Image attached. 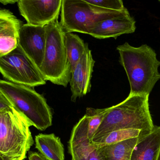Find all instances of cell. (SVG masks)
<instances>
[{"instance_id": "1", "label": "cell", "mask_w": 160, "mask_h": 160, "mask_svg": "<svg viewBox=\"0 0 160 160\" xmlns=\"http://www.w3.org/2000/svg\"><path fill=\"white\" fill-rule=\"evenodd\" d=\"M149 96L129 95L122 102L107 108L106 115L95 132L92 142L96 143L112 132L119 130L140 131L141 138L151 133L155 126L149 111Z\"/></svg>"}, {"instance_id": "2", "label": "cell", "mask_w": 160, "mask_h": 160, "mask_svg": "<svg viewBox=\"0 0 160 160\" xmlns=\"http://www.w3.org/2000/svg\"><path fill=\"white\" fill-rule=\"evenodd\" d=\"M117 50L129 82V95H149L160 79V62L156 52L148 45L136 48L128 42L118 46Z\"/></svg>"}, {"instance_id": "3", "label": "cell", "mask_w": 160, "mask_h": 160, "mask_svg": "<svg viewBox=\"0 0 160 160\" xmlns=\"http://www.w3.org/2000/svg\"><path fill=\"white\" fill-rule=\"evenodd\" d=\"M0 92L38 130L44 131L52 125L51 109L34 87L0 80Z\"/></svg>"}, {"instance_id": "4", "label": "cell", "mask_w": 160, "mask_h": 160, "mask_svg": "<svg viewBox=\"0 0 160 160\" xmlns=\"http://www.w3.org/2000/svg\"><path fill=\"white\" fill-rule=\"evenodd\" d=\"M32 124L13 108L0 112V156L4 160H23L33 145Z\"/></svg>"}, {"instance_id": "5", "label": "cell", "mask_w": 160, "mask_h": 160, "mask_svg": "<svg viewBox=\"0 0 160 160\" xmlns=\"http://www.w3.org/2000/svg\"><path fill=\"white\" fill-rule=\"evenodd\" d=\"M45 26L46 50L39 71L46 81L66 87L71 80L72 69L65 47V33L58 19Z\"/></svg>"}, {"instance_id": "6", "label": "cell", "mask_w": 160, "mask_h": 160, "mask_svg": "<svg viewBox=\"0 0 160 160\" xmlns=\"http://www.w3.org/2000/svg\"><path fill=\"white\" fill-rule=\"evenodd\" d=\"M90 4L86 0H62L60 25L65 34L73 32L88 34L93 25L121 14Z\"/></svg>"}, {"instance_id": "7", "label": "cell", "mask_w": 160, "mask_h": 160, "mask_svg": "<svg viewBox=\"0 0 160 160\" xmlns=\"http://www.w3.org/2000/svg\"><path fill=\"white\" fill-rule=\"evenodd\" d=\"M0 72L10 82L32 87L46 84V81L34 63L18 47L0 54Z\"/></svg>"}, {"instance_id": "8", "label": "cell", "mask_w": 160, "mask_h": 160, "mask_svg": "<svg viewBox=\"0 0 160 160\" xmlns=\"http://www.w3.org/2000/svg\"><path fill=\"white\" fill-rule=\"evenodd\" d=\"M62 0L28 1L18 0V6L27 23L36 26H45L58 19Z\"/></svg>"}, {"instance_id": "9", "label": "cell", "mask_w": 160, "mask_h": 160, "mask_svg": "<svg viewBox=\"0 0 160 160\" xmlns=\"http://www.w3.org/2000/svg\"><path fill=\"white\" fill-rule=\"evenodd\" d=\"M47 35L45 26L22 24L20 28L18 46L38 69L45 56Z\"/></svg>"}, {"instance_id": "10", "label": "cell", "mask_w": 160, "mask_h": 160, "mask_svg": "<svg viewBox=\"0 0 160 160\" xmlns=\"http://www.w3.org/2000/svg\"><path fill=\"white\" fill-rule=\"evenodd\" d=\"M88 133V119L85 115L74 126L68 142V152L71 160H101Z\"/></svg>"}, {"instance_id": "11", "label": "cell", "mask_w": 160, "mask_h": 160, "mask_svg": "<svg viewBox=\"0 0 160 160\" xmlns=\"http://www.w3.org/2000/svg\"><path fill=\"white\" fill-rule=\"evenodd\" d=\"M135 23V20L126 8L119 15L93 25L88 34L99 39H117L121 35L134 33L136 30Z\"/></svg>"}, {"instance_id": "12", "label": "cell", "mask_w": 160, "mask_h": 160, "mask_svg": "<svg viewBox=\"0 0 160 160\" xmlns=\"http://www.w3.org/2000/svg\"><path fill=\"white\" fill-rule=\"evenodd\" d=\"M95 61L91 50L87 49L71 73L70 81L71 101L75 102L89 93L91 90V80Z\"/></svg>"}, {"instance_id": "13", "label": "cell", "mask_w": 160, "mask_h": 160, "mask_svg": "<svg viewBox=\"0 0 160 160\" xmlns=\"http://www.w3.org/2000/svg\"><path fill=\"white\" fill-rule=\"evenodd\" d=\"M160 150V126H155L151 133L139 141L131 160H157Z\"/></svg>"}, {"instance_id": "14", "label": "cell", "mask_w": 160, "mask_h": 160, "mask_svg": "<svg viewBox=\"0 0 160 160\" xmlns=\"http://www.w3.org/2000/svg\"><path fill=\"white\" fill-rule=\"evenodd\" d=\"M35 147L48 160H64V148L61 139L53 133L39 134L35 138Z\"/></svg>"}, {"instance_id": "15", "label": "cell", "mask_w": 160, "mask_h": 160, "mask_svg": "<svg viewBox=\"0 0 160 160\" xmlns=\"http://www.w3.org/2000/svg\"><path fill=\"white\" fill-rule=\"evenodd\" d=\"M139 141L132 138L114 144L97 148L98 155L101 160H131L132 154Z\"/></svg>"}, {"instance_id": "16", "label": "cell", "mask_w": 160, "mask_h": 160, "mask_svg": "<svg viewBox=\"0 0 160 160\" xmlns=\"http://www.w3.org/2000/svg\"><path fill=\"white\" fill-rule=\"evenodd\" d=\"M64 43L68 59L72 71L88 48V44L85 43L78 35L73 33L65 34Z\"/></svg>"}, {"instance_id": "17", "label": "cell", "mask_w": 160, "mask_h": 160, "mask_svg": "<svg viewBox=\"0 0 160 160\" xmlns=\"http://www.w3.org/2000/svg\"><path fill=\"white\" fill-rule=\"evenodd\" d=\"M21 25L19 20L9 24L0 32V54L8 53L18 47L19 33Z\"/></svg>"}, {"instance_id": "18", "label": "cell", "mask_w": 160, "mask_h": 160, "mask_svg": "<svg viewBox=\"0 0 160 160\" xmlns=\"http://www.w3.org/2000/svg\"><path fill=\"white\" fill-rule=\"evenodd\" d=\"M141 137V131L134 129H123L115 131L105 135L96 143H93L97 148L114 144L126 140Z\"/></svg>"}, {"instance_id": "19", "label": "cell", "mask_w": 160, "mask_h": 160, "mask_svg": "<svg viewBox=\"0 0 160 160\" xmlns=\"http://www.w3.org/2000/svg\"><path fill=\"white\" fill-rule=\"evenodd\" d=\"M107 112V108L101 109L87 108L85 115L88 119V137L90 141H92L95 132L101 124Z\"/></svg>"}, {"instance_id": "20", "label": "cell", "mask_w": 160, "mask_h": 160, "mask_svg": "<svg viewBox=\"0 0 160 160\" xmlns=\"http://www.w3.org/2000/svg\"><path fill=\"white\" fill-rule=\"evenodd\" d=\"M95 6L108 10L121 11L126 8L121 0H86Z\"/></svg>"}, {"instance_id": "21", "label": "cell", "mask_w": 160, "mask_h": 160, "mask_svg": "<svg viewBox=\"0 0 160 160\" xmlns=\"http://www.w3.org/2000/svg\"><path fill=\"white\" fill-rule=\"evenodd\" d=\"M19 20L9 10L0 9V32L9 24Z\"/></svg>"}, {"instance_id": "22", "label": "cell", "mask_w": 160, "mask_h": 160, "mask_svg": "<svg viewBox=\"0 0 160 160\" xmlns=\"http://www.w3.org/2000/svg\"><path fill=\"white\" fill-rule=\"evenodd\" d=\"M13 108L8 100L0 92V112L11 111Z\"/></svg>"}, {"instance_id": "23", "label": "cell", "mask_w": 160, "mask_h": 160, "mask_svg": "<svg viewBox=\"0 0 160 160\" xmlns=\"http://www.w3.org/2000/svg\"><path fill=\"white\" fill-rule=\"evenodd\" d=\"M29 160H48L40 153L33 152H29Z\"/></svg>"}, {"instance_id": "24", "label": "cell", "mask_w": 160, "mask_h": 160, "mask_svg": "<svg viewBox=\"0 0 160 160\" xmlns=\"http://www.w3.org/2000/svg\"><path fill=\"white\" fill-rule=\"evenodd\" d=\"M18 1H13V0H7V1H5V0H2V1H0V3L2 4L6 5L9 4H13L15 3H18Z\"/></svg>"}, {"instance_id": "25", "label": "cell", "mask_w": 160, "mask_h": 160, "mask_svg": "<svg viewBox=\"0 0 160 160\" xmlns=\"http://www.w3.org/2000/svg\"><path fill=\"white\" fill-rule=\"evenodd\" d=\"M157 160H160V150L158 156V159Z\"/></svg>"}, {"instance_id": "26", "label": "cell", "mask_w": 160, "mask_h": 160, "mask_svg": "<svg viewBox=\"0 0 160 160\" xmlns=\"http://www.w3.org/2000/svg\"><path fill=\"white\" fill-rule=\"evenodd\" d=\"M0 160H4L2 158V157H1V156H0Z\"/></svg>"}, {"instance_id": "27", "label": "cell", "mask_w": 160, "mask_h": 160, "mask_svg": "<svg viewBox=\"0 0 160 160\" xmlns=\"http://www.w3.org/2000/svg\"><path fill=\"white\" fill-rule=\"evenodd\" d=\"M159 2L160 3V1H159Z\"/></svg>"}]
</instances>
